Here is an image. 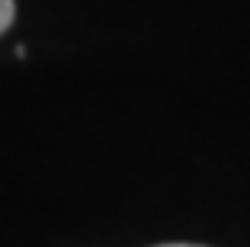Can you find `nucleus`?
Masks as SVG:
<instances>
[{
	"label": "nucleus",
	"mask_w": 250,
	"mask_h": 247,
	"mask_svg": "<svg viewBox=\"0 0 250 247\" xmlns=\"http://www.w3.org/2000/svg\"><path fill=\"white\" fill-rule=\"evenodd\" d=\"M13 16H16V3H13V0H0V36L10 29Z\"/></svg>",
	"instance_id": "1"
},
{
	"label": "nucleus",
	"mask_w": 250,
	"mask_h": 247,
	"mask_svg": "<svg viewBox=\"0 0 250 247\" xmlns=\"http://www.w3.org/2000/svg\"><path fill=\"white\" fill-rule=\"evenodd\" d=\"M164 247H199V244H164Z\"/></svg>",
	"instance_id": "2"
}]
</instances>
